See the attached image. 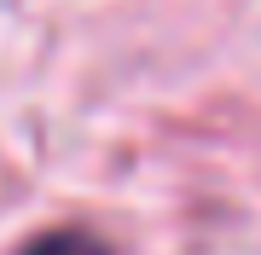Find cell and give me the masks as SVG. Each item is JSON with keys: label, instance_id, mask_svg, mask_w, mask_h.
<instances>
[{"label": "cell", "instance_id": "1", "mask_svg": "<svg viewBox=\"0 0 261 255\" xmlns=\"http://www.w3.org/2000/svg\"><path fill=\"white\" fill-rule=\"evenodd\" d=\"M12 255H116L93 226H47L35 238H23Z\"/></svg>", "mask_w": 261, "mask_h": 255}]
</instances>
